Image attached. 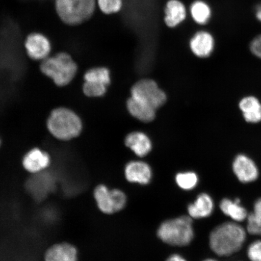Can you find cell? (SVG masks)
Instances as JSON below:
<instances>
[{
	"label": "cell",
	"instance_id": "6da1fadb",
	"mask_svg": "<svg viewBox=\"0 0 261 261\" xmlns=\"http://www.w3.org/2000/svg\"><path fill=\"white\" fill-rule=\"evenodd\" d=\"M246 240V231L236 222H226L215 227L210 234V245L220 256H229L241 250Z\"/></svg>",
	"mask_w": 261,
	"mask_h": 261
},
{
	"label": "cell",
	"instance_id": "7a4b0ae2",
	"mask_svg": "<svg viewBox=\"0 0 261 261\" xmlns=\"http://www.w3.org/2000/svg\"><path fill=\"white\" fill-rule=\"evenodd\" d=\"M47 127L54 138L62 141H68L79 136L83 126L76 113L67 108L60 107L50 113Z\"/></svg>",
	"mask_w": 261,
	"mask_h": 261
},
{
	"label": "cell",
	"instance_id": "3957f363",
	"mask_svg": "<svg viewBox=\"0 0 261 261\" xmlns=\"http://www.w3.org/2000/svg\"><path fill=\"white\" fill-rule=\"evenodd\" d=\"M41 72L59 87L67 86L73 81L77 71V65L70 55L61 52L42 61Z\"/></svg>",
	"mask_w": 261,
	"mask_h": 261
},
{
	"label": "cell",
	"instance_id": "277c9868",
	"mask_svg": "<svg viewBox=\"0 0 261 261\" xmlns=\"http://www.w3.org/2000/svg\"><path fill=\"white\" fill-rule=\"evenodd\" d=\"M55 8L61 21L71 26L87 21L97 9L96 0H55Z\"/></svg>",
	"mask_w": 261,
	"mask_h": 261
},
{
	"label": "cell",
	"instance_id": "5b68a950",
	"mask_svg": "<svg viewBox=\"0 0 261 261\" xmlns=\"http://www.w3.org/2000/svg\"><path fill=\"white\" fill-rule=\"evenodd\" d=\"M158 236L163 242L171 246H187L194 237L192 218L182 216L165 221L160 226Z\"/></svg>",
	"mask_w": 261,
	"mask_h": 261
},
{
	"label": "cell",
	"instance_id": "8992f818",
	"mask_svg": "<svg viewBox=\"0 0 261 261\" xmlns=\"http://www.w3.org/2000/svg\"><path fill=\"white\" fill-rule=\"evenodd\" d=\"M94 200L98 208L102 213L112 215L125 207L126 203V195L118 189L112 190L104 185H99L93 191Z\"/></svg>",
	"mask_w": 261,
	"mask_h": 261
},
{
	"label": "cell",
	"instance_id": "52a82bcc",
	"mask_svg": "<svg viewBox=\"0 0 261 261\" xmlns=\"http://www.w3.org/2000/svg\"><path fill=\"white\" fill-rule=\"evenodd\" d=\"M132 97L156 110L165 103L166 95L155 81L142 80L132 87Z\"/></svg>",
	"mask_w": 261,
	"mask_h": 261
},
{
	"label": "cell",
	"instance_id": "ba28073f",
	"mask_svg": "<svg viewBox=\"0 0 261 261\" xmlns=\"http://www.w3.org/2000/svg\"><path fill=\"white\" fill-rule=\"evenodd\" d=\"M189 17L188 6L182 0H167L163 6V21L166 28L177 29Z\"/></svg>",
	"mask_w": 261,
	"mask_h": 261
},
{
	"label": "cell",
	"instance_id": "9c48e42d",
	"mask_svg": "<svg viewBox=\"0 0 261 261\" xmlns=\"http://www.w3.org/2000/svg\"><path fill=\"white\" fill-rule=\"evenodd\" d=\"M26 53L29 58L35 61H43L50 55L51 45L50 40L44 34L31 33L24 42Z\"/></svg>",
	"mask_w": 261,
	"mask_h": 261
},
{
	"label": "cell",
	"instance_id": "30bf717a",
	"mask_svg": "<svg viewBox=\"0 0 261 261\" xmlns=\"http://www.w3.org/2000/svg\"><path fill=\"white\" fill-rule=\"evenodd\" d=\"M232 169L238 180L245 184L255 181L259 175L256 163L244 154L238 155L234 159Z\"/></svg>",
	"mask_w": 261,
	"mask_h": 261
},
{
	"label": "cell",
	"instance_id": "8fae6325",
	"mask_svg": "<svg viewBox=\"0 0 261 261\" xmlns=\"http://www.w3.org/2000/svg\"><path fill=\"white\" fill-rule=\"evenodd\" d=\"M215 38L212 33L205 29L195 32L189 41V47L196 56L210 57L215 48Z\"/></svg>",
	"mask_w": 261,
	"mask_h": 261
},
{
	"label": "cell",
	"instance_id": "7c38bea8",
	"mask_svg": "<svg viewBox=\"0 0 261 261\" xmlns=\"http://www.w3.org/2000/svg\"><path fill=\"white\" fill-rule=\"evenodd\" d=\"M51 163L50 155L38 148H33L24 155L22 165L31 174H38L49 167Z\"/></svg>",
	"mask_w": 261,
	"mask_h": 261
},
{
	"label": "cell",
	"instance_id": "4fadbf2b",
	"mask_svg": "<svg viewBox=\"0 0 261 261\" xmlns=\"http://www.w3.org/2000/svg\"><path fill=\"white\" fill-rule=\"evenodd\" d=\"M78 250L73 244L62 242L52 245L45 250L44 261H78Z\"/></svg>",
	"mask_w": 261,
	"mask_h": 261
},
{
	"label": "cell",
	"instance_id": "5bb4252c",
	"mask_svg": "<svg viewBox=\"0 0 261 261\" xmlns=\"http://www.w3.org/2000/svg\"><path fill=\"white\" fill-rule=\"evenodd\" d=\"M189 16L194 23L200 27L210 24L213 18L214 10L206 0H193L188 6Z\"/></svg>",
	"mask_w": 261,
	"mask_h": 261
},
{
	"label": "cell",
	"instance_id": "9a60e30c",
	"mask_svg": "<svg viewBox=\"0 0 261 261\" xmlns=\"http://www.w3.org/2000/svg\"><path fill=\"white\" fill-rule=\"evenodd\" d=\"M151 167L146 163L141 161L130 162L126 165L125 178L130 182L146 185L152 178Z\"/></svg>",
	"mask_w": 261,
	"mask_h": 261
},
{
	"label": "cell",
	"instance_id": "2e32d148",
	"mask_svg": "<svg viewBox=\"0 0 261 261\" xmlns=\"http://www.w3.org/2000/svg\"><path fill=\"white\" fill-rule=\"evenodd\" d=\"M214 210L213 199L206 193L199 195L194 203L189 204L188 207L189 216L194 219L210 217Z\"/></svg>",
	"mask_w": 261,
	"mask_h": 261
},
{
	"label": "cell",
	"instance_id": "e0dca14e",
	"mask_svg": "<svg viewBox=\"0 0 261 261\" xmlns=\"http://www.w3.org/2000/svg\"><path fill=\"white\" fill-rule=\"evenodd\" d=\"M125 145L140 158L146 156L152 148L151 140L141 132H134L127 136Z\"/></svg>",
	"mask_w": 261,
	"mask_h": 261
},
{
	"label": "cell",
	"instance_id": "ac0fdd59",
	"mask_svg": "<svg viewBox=\"0 0 261 261\" xmlns=\"http://www.w3.org/2000/svg\"><path fill=\"white\" fill-rule=\"evenodd\" d=\"M220 208L222 212L227 217L231 218L234 222L239 223L247 219V211L241 204L240 198L234 200L229 198H224L220 202Z\"/></svg>",
	"mask_w": 261,
	"mask_h": 261
},
{
	"label": "cell",
	"instance_id": "d6986e66",
	"mask_svg": "<svg viewBox=\"0 0 261 261\" xmlns=\"http://www.w3.org/2000/svg\"><path fill=\"white\" fill-rule=\"evenodd\" d=\"M127 109L135 118L143 122L152 121L155 117V110L133 97L127 100Z\"/></svg>",
	"mask_w": 261,
	"mask_h": 261
},
{
	"label": "cell",
	"instance_id": "ffe728a7",
	"mask_svg": "<svg viewBox=\"0 0 261 261\" xmlns=\"http://www.w3.org/2000/svg\"><path fill=\"white\" fill-rule=\"evenodd\" d=\"M239 107L246 122L256 123L261 121V103L256 97H244L240 101Z\"/></svg>",
	"mask_w": 261,
	"mask_h": 261
},
{
	"label": "cell",
	"instance_id": "44dd1931",
	"mask_svg": "<svg viewBox=\"0 0 261 261\" xmlns=\"http://www.w3.org/2000/svg\"><path fill=\"white\" fill-rule=\"evenodd\" d=\"M247 230L252 236H261V198L254 202L253 210L247 218Z\"/></svg>",
	"mask_w": 261,
	"mask_h": 261
},
{
	"label": "cell",
	"instance_id": "7402d4cb",
	"mask_svg": "<svg viewBox=\"0 0 261 261\" xmlns=\"http://www.w3.org/2000/svg\"><path fill=\"white\" fill-rule=\"evenodd\" d=\"M84 79L86 82L103 84L108 86L111 82L110 71L105 67L91 68L85 73Z\"/></svg>",
	"mask_w": 261,
	"mask_h": 261
},
{
	"label": "cell",
	"instance_id": "603a6c76",
	"mask_svg": "<svg viewBox=\"0 0 261 261\" xmlns=\"http://www.w3.org/2000/svg\"><path fill=\"white\" fill-rule=\"evenodd\" d=\"M97 8L102 14L112 16L122 12L125 0H96Z\"/></svg>",
	"mask_w": 261,
	"mask_h": 261
},
{
	"label": "cell",
	"instance_id": "cb8c5ba5",
	"mask_svg": "<svg viewBox=\"0 0 261 261\" xmlns=\"http://www.w3.org/2000/svg\"><path fill=\"white\" fill-rule=\"evenodd\" d=\"M175 181L181 189L190 191L197 187L198 177L194 172H180L176 175Z\"/></svg>",
	"mask_w": 261,
	"mask_h": 261
},
{
	"label": "cell",
	"instance_id": "d4e9b609",
	"mask_svg": "<svg viewBox=\"0 0 261 261\" xmlns=\"http://www.w3.org/2000/svg\"><path fill=\"white\" fill-rule=\"evenodd\" d=\"M107 87L105 85L85 81L83 90L85 95L87 97H101L106 94Z\"/></svg>",
	"mask_w": 261,
	"mask_h": 261
},
{
	"label": "cell",
	"instance_id": "484cf974",
	"mask_svg": "<svg viewBox=\"0 0 261 261\" xmlns=\"http://www.w3.org/2000/svg\"><path fill=\"white\" fill-rule=\"evenodd\" d=\"M247 254L250 261H261V240H256L250 244Z\"/></svg>",
	"mask_w": 261,
	"mask_h": 261
},
{
	"label": "cell",
	"instance_id": "4316f807",
	"mask_svg": "<svg viewBox=\"0 0 261 261\" xmlns=\"http://www.w3.org/2000/svg\"><path fill=\"white\" fill-rule=\"evenodd\" d=\"M250 49L254 56L261 59V34L257 35L251 42Z\"/></svg>",
	"mask_w": 261,
	"mask_h": 261
},
{
	"label": "cell",
	"instance_id": "83f0119b",
	"mask_svg": "<svg viewBox=\"0 0 261 261\" xmlns=\"http://www.w3.org/2000/svg\"><path fill=\"white\" fill-rule=\"evenodd\" d=\"M254 14L256 20L261 23V2L258 3L254 8Z\"/></svg>",
	"mask_w": 261,
	"mask_h": 261
},
{
	"label": "cell",
	"instance_id": "f1b7e54d",
	"mask_svg": "<svg viewBox=\"0 0 261 261\" xmlns=\"http://www.w3.org/2000/svg\"><path fill=\"white\" fill-rule=\"evenodd\" d=\"M166 261H187L184 257L179 255V254H174L169 256Z\"/></svg>",
	"mask_w": 261,
	"mask_h": 261
},
{
	"label": "cell",
	"instance_id": "f546056e",
	"mask_svg": "<svg viewBox=\"0 0 261 261\" xmlns=\"http://www.w3.org/2000/svg\"><path fill=\"white\" fill-rule=\"evenodd\" d=\"M203 261H218V260L216 259H207L204 260Z\"/></svg>",
	"mask_w": 261,
	"mask_h": 261
},
{
	"label": "cell",
	"instance_id": "4dcf8cb0",
	"mask_svg": "<svg viewBox=\"0 0 261 261\" xmlns=\"http://www.w3.org/2000/svg\"><path fill=\"white\" fill-rule=\"evenodd\" d=\"M132 1L138 2V1H140V0H132Z\"/></svg>",
	"mask_w": 261,
	"mask_h": 261
},
{
	"label": "cell",
	"instance_id": "1f68e13d",
	"mask_svg": "<svg viewBox=\"0 0 261 261\" xmlns=\"http://www.w3.org/2000/svg\"><path fill=\"white\" fill-rule=\"evenodd\" d=\"M0 145H1V140H0Z\"/></svg>",
	"mask_w": 261,
	"mask_h": 261
}]
</instances>
